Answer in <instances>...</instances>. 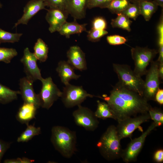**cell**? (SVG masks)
I'll return each instance as SVG.
<instances>
[{"instance_id":"obj_34","label":"cell","mask_w":163,"mask_h":163,"mask_svg":"<svg viewBox=\"0 0 163 163\" xmlns=\"http://www.w3.org/2000/svg\"><path fill=\"white\" fill-rule=\"evenodd\" d=\"M113 0H88V8L95 7L107 8L110 2Z\"/></svg>"},{"instance_id":"obj_24","label":"cell","mask_w":163,"mask_h":163,"mask_svg":"<svg viewBox=\"0 0 163 163\" xmlns=\"http://www.w3.org/2000/svg\"><path fill=\"white\" fill-rule=\"evenodd\" d=\"M97 104L96 110L94 113L98 118L106 119L112 118L116 120V118L108 104L106 102L97 101Z\"/></svg>"},{"instance_id":"obj_20","label":"cell","mask_w":163,"mask_h":163,"mask_svg":"<svg viewBox=\"0 0 163 163\" xmlns=\"http://www.w3.org/2000/svg\"><path fill=\"white\" fill-rule=\"evenodd\" d=\"M86 24H79L75 20L73 22H66L62 25L59 31L61 35L66 38H69L71 35L74 34H79L86 31Z\"/></svg>"},{"instance_id":"obj_7","label":"cell","mask_w":163,"mask_h":163,"mask_svg":"<svg viewBox=\"0 0 163 163\" xmlns=\"http://www.w3.org/2000/svg\"><path fill=\"white\" fill-rule=\"evenodd\" d=\"M157 127L153 122L140 136L132 140L126 148L123 150L121 157L124 162L129 163L136 160L146 137Z\"/></svg>"},{"instance_id":"obj_28","label":"cell","mask_w":163,"mask_h":163,"mask_svg":"<svg viewBox=\"0 0 163 163\" xmlns=\"http://www.w3.org/2000/svg\"><path fill=\"white\" fill-rule=\"evenodd\" d=\"M22 35V33H11L0 28V45L2 43L18 42Z\"/></svg>"},{"instance_id":"obj_12","label":"cell","mask_w":163,"mask_h":163,"mask_svg":"<svg viewBox=\"0 0 163 163\" xmlns=\"http://www.w3.org/2000/svg\"><path fill=\"white\" fill-rule=\"evenodd\" d=\"M37 60L34 53L30 52L28 48L24 49L20 61L23 64L26 77L34 82L37 80L41 81L43 78L37 64Z\"/></svg>"},{"instance_id":"obj_10","label":"cell","mask_w":163,"mask_h":163,"mask_svg":"<svg viewBox=\"0 0 163 163\" xmlns=\"http://www.w3.org/2000/svg\"><path fill=\"white\" fill-rule=\"evenodd\" d=\"M150 119L148 112L130 117L119 121L116 127L120 139L130 137L133 132L142 123Z\"/></svg>"},{"instance_id":"obj_8","label":"cell","mask_w":163,"mask_h":163,"mask_svg":"<svg viewBox=\"0 0 163 163\" xmlns=\"http://www.w3.org/2000/svg\"><path fill=\"white\" fill-rule=\"evenodd\" d=\"M159 62L153 60L147 70L144 83L143 97L147 101H155L156 93L159 88L160 81L158 72Z\"/></svg>"},{"instance_id":"obj_40","label":"cell","mask_w":163,"mask_h":163,"mask_svg":"<svg viewBox=\"0 0 163 163\" xmlns=\"http://www.w3.org/2000/svg\"><path fill=\"white\" fill-rule=\"evenodd\" d=\"M153 160L155 162L157 163H161L163 161V150L160 149L157 150L154 153Z\"/></svg>"},{"instance_id":"obj_19","label":"cell","mask_w":163,"mask_h":163,"mask_svg":"<svg viewBox=\"0 0 163 163\" xmlns=\"http://www.w3.org/2000/svg\"><path fill=\"white\" fill-rule=\"evenodd\" d=\"M38 108L34 104L24 103L20 107L17 114L16 118L18 121L27 125L29 122L35 118Z\"/></svg>"},{"instance_id":"obj_25","label":"cell","mask_w":163,"mask_h":163,"mask_svg":"<svg viewBox=\"0 0 163 163\" xmlns=\"http://www.w3.org/2000/svg\"><path fill=\"white\" fill-rule=\"evenodd\" d=\"M117 17L112 19L111 24L113 28H118L126 30H131L130 25L132 21L129 18L122 13L117 14Z\"/></svg>"},{"instance_id":"obj_36","label":"cell","mask_w":163,"mask_h":163,"mask_svg":"<svg viewBox=\"0 0 163 163\" xmlns=\"http://www.w3.org/2000/svg\"><path fill=\"white\" fill-rule=\"evenodd\" d=\"M91 28L98 30H105L107 23L104 18L101 17L95 18L92 21Z\"/></svg>"},{"instance_id":"obj_2","label":"cell","mask_w":163,"mask_h":163,"mask_svg":"<svg viewBox=\"0 0 163 163\" xmlns=\"http://www.w3.org/2000/svg\"><path fill=\"white\" fill-rule=\"evenodd\" d=\"M51 141L55 149L65 158H71L76 151V133L67 127H53Z\"/></svg>"},{"instance_id":"obj_35","label":"cell","mask_w":163,"mask_h":163,"mask_svg":"<svg viewBox=\"0 0 163 163\" xmlns=\"http://www.w3.org/2000/svg\"><path fill=\"white\" fill-rule=\"evenodd\" d=\"M107 40L109 44L112 45L123 44L127 41V40L125 37L117 35L107 36Z\"/></svg>"},{"instance_id":"obj_31","label":"cell","mask_w":163,"mask_h":163,"mask_svg":"<svg viewBox=\"0 0 163 163\" xmlns=\"http://www.w3.org/2000/svg\"><path fill=\"white\" fill-rule=\"evenodd\" d=\"M148 113L150 119L153 121L157 127L163 125V112L161 109L157 107H151L149 109Z\"/></svg>"},{"instance_id":"obj_38","label":"cell","mask_w":163,"mask_h":163,"mask_svg":"<svg viewBox=\"0 0 163 163\" xmlns=\"http://www.w3.org/2000/svg\"><path fill=\"white\" fill-rule=\"evenodd\" d=\"M11 143L0 139V163L5 152L10 148Z\"/></svg>"},{"instance_id":"obj_23","label":"cell","mask_w":163,"mask_h":163,"mask_svg":"<svg viewBox=\"0 0 163 163\" xmlns=\"http://www.w3.org/2000/svg\"><path fill=\"white\" fill-rule=\"evenodd\" d=\"M34 53L37 60L45 62L48 58L49 48L47 45L41 38H38L34 47Z\"/></svg>"},{"instance_id":"obj_39","label":"cell","mask_w":163,"mask_h":163,"mask_svg":"<svg viewBox=\"0 0 163 163\" xmlns=\"http://www.w3.org/2000/svg\"><path fill=\"white\" fill-rule=\"evenodd\" d=\"M34 160L25 157L18 158L16 159H6L4 161V163H31Z\"/></svg>"},{"instance_id":"obj_44","label":"cell","mask_w":163,"mask_h":163,"mask_svg":"<svg viewBox=\"0 0 163 163\" xmlns=\"http://www.w3.org/2000/svg\"><path fill=\"white\" fill-rule=\"evenodd\" d=\"M147 0H132V1L133 2H139L142 1Z\"/></svg>"},{"instance_id":"obj_43","label":"cell","mask_w":163,"mask_h":163,"mask_svg":"<svg viewBox=\"0 0 163 163\" xmlns=\"http://www.w3.org/2000/svg\"><path fill=\"white\" fill-rule=\"evenodd\" d=\"M158 5L161 7H163V0H154L153 1Z\"/></svg>"},{"instance_id":"obj_15","label":"cell","mask_w":163,"mask_h":163,"mask_svg":"<svg viewBox=\"0 0 163 163\" xmlns=\"http://www.w3.org/2000/svg\"><path fill=\"white\" fill-rule=\"evenodd\" d=\"M46 5L43 0H31L24 7L23 14L15 23L14 27L20 24L27 25L29 20L39 11L45 9Z\"/></svg>"},{"instance_id":"obj_17","label":"cell","mask_w":163,"mask_h":163,"mask_svg":"<svg viewBox=\"0 0 163 163\" xmlns=\"http://www.w3.org/2000/svg\"><path fill=\"white\" fill-rule=\"evenodd\" d=\"M88 0H68L67 11L75 20L85 18Z\"/></svg>"},{"instance_id":"obj_9","label":"cell","mask_w":163,"mask_h":163,"mask_svg":"<svg viewBox=\"0 0 163 163\" xmlns=\"http://www.w3.org/2000/svg\"><path fill=\"white\" fill-rule=\"evenodd\" d=\"M42 87L38 94L42 107L49 109L54 102L61 97L62 92L53 82L50 77L41 80Z\"/></svg>"},{"instance_id":"obj_27","label":"cell","mask_w":163,"mask_h":163,"mask_svg":"<svg viewBox=\"0 0 163 163\" xmlns=\"http://www.w3.org/2000/svg\"><path fill=\"white\" fill-rule=\"evenodd\" d=\"M130 3L128 0H113L107 8L112 13L117 14L122 13Z\"/></svg>"},{"instance_id":"obj_13","label":"cell","mask_w":163,"mask_h":163,"mask_svg":"<svg viewBox=\"0 0 163 163\" xmlns=\"http://www.w3.org/2000/svg\"><path fill=\"white\" fill-rule=\"evenodd\" d=\"M34 82L26 76L21 78L19 84L20 94L24 103L33 104L39 108L41 107L40 100L38 94L34 92Z\"/></svg>"},{"instance_id":"obj_16","label":"cell","mask_w":163,"mask_h":163,"mask_svg":"<svg viewBox=\"0 0 163 163\" xmlns=\"http://www.w3.org/2000/svg\"><path fill=\"white\" fill-rule=\"evenodd\" d=\"M67 56L68 62L74 69L81 71L87 69L85 54L79 46L70 47L67 52Z\"/></svg>"},{"instance_id":"obj_4","label":"cell","mask_w":163,"mask_h":163,"mask_svg":"<svg viewBox=\"0 0 163 163\" xmlns=\"http://www.w3.org/2000/svg\"><path fill=\"white\" fill-rule=\"evenodd\" d=\"M113 67L119 78L118 83L143 97L144 81L141 77L136 74L127 65L114 63Z\"/></svg>"},{"instance_id":"obj_14","label":"cell","mask_w":163,"mask_h":163,"mask_svg":"<svg viewBox=\"0 0 163 163\" xmlns=\"http://www.w3.org/2000/svg\"><path fill=\"white\" fill-rule=\"evenodd\" d=\"M66 11L56 8L47 10L45 19L49 24V30L51 33L59 32L66 22L69 14Z\"/></svg>"},{"instance_id":"obj_26","label":"cell","mask_w":163,"mask_h":163,"mask_svg":"<svg viewBox=\"0 0 163 163\" xmlns=\"http://www.w3.org/2000/svg\"><path fill=\"white\" fill-rule=\"evenodd\" d=\"M40 133L41 128L40 127H37L33 125L28 124L26 129L18 137L17 141L18 142H27Z\"/></svg>"},{"instance_id":"obj_22","label":"cell","mask_w":163,"mask_h":163,"mask_svg":"<svg viewBox=\"0 0 163 163\" xmlns=\"http://www.w3.org/2000/svg\"><path fill=\"white\" fill-rule=\"evenodd\" d=\"M19 91H14L0 83V104H5L17 99Z\"/></svg>"},{"instance_id":"obj_29","label":"cell","mask_w":163,"mask_h":163,"mask_svg":"<svg viewBox=\"0 0 163 163\" xmlns=\"http://www.w3.org/2000/svg\"><path fill=\"white\" fill-rule=\"evenodd\" d=\"M17 55L18 52L14 49L0 47V61L9 63Z\"/></svg>"},{"instance_id":"obj_33","label":"cell","mask_w":163,"mask_h":163,"mask_svg":"<svg viewBox=\"0 0 163 163\" xmlns=\"http://www.w3.org/2000/svg\"><path fill=\"white\" fill-rule=\"evenodd\" d=\"M108 33L106 30H98L91 28L88 31L87 37L89 40L95 42L98 41Z\"/></svg>"},{"instance_id":"obj_18","label":"cell","mask_w":163,"mask_h":163,"mask_svg":"<svg viewBox=\"0 0 163 163\" xmlns=\"http://www.w3.org/2000/svg\"><path fill=\"white\" fill-rule=\"evenodd\" d=\"M74 69L68 61H61L58 63L56 71L62 82L65 85L69 83L70 80L77 79L80 76L75 73Z\"/></svg>"},{"instance_id":"obj_41","label":"cell","mask_w":163,"mask_h":163,"mask_svg":"<svg viewBox=\"0 0 163 163\" xmlns=\"http://www.w3.org/2000/svg\"><path fill=\"white\" fill-rule=\"evenodd\" d=\"M155 101L160 105L163 104V90L159 88L156 92L155 97Z\"/></svg>"},{"instance_id":"obj_42","label":"cell","mask_w":163,"mask_h":163,"mask_svg":"<svg viewBox=\"0 0 163 163\" xmlns=\"http://www.w3.org/2000/svg\"><path fill=\"white\" fill-rule=\"evenodd\" d=\"M158 72L160 79L163 78V62L159 63Z\"/></svg>"},{"instance_id":"obj_21","label":"cell","mask_w":163,"mask_h":163,"mask_svg":"<svg viewBox=\"0 0 163 163\" xmlns=\"http://www.w3.org/2000/svg\"><path fill=\"white\" fill-rule=\"evenodd\" d=\"M139 3L140 14L146 21H149L156 11L158 5L153 1H145Z\"/></svg>"},{"instance_id":"obj_45","label":"cell","mask_w":163,"mask_h":163,"mask_svg":"<svg viewBox=\"0 0 163 163\" xmlns=\"http://www.w3.org/2000/svg\"><path fill=\"white\" fill-rule=\"evenodd\" d=\"M2 5L0 2V8H1L2 7Z\"/></svg>"},{"instance_id":"obj_1","label":"cell","mask_w":163,"mask_h":163,"mask_svg":"<svg viewBox=\"0 0 163 163\" xmlns=\"http://www.w3.org/2000/svg\"><path fill=\"white\" fill-rule=\"evenodd\" d=\"M108 104L118 122L148 112L152 107L143 97L129 90L118 82L109 96H96Z\"/></svg>"},{"instance_id":"obj_3","label":"cell","mask_w":163,"mask_h":163,"mask_svg":"<svg viewBox=\"0 0 163 163\" xmlns=\"http://www.w3.org/2000/svg\"><path fill=\"white\" fill-rule=\"evenodd\" d=\"M114 125L110 126L97 144L101 155L106 160L112 161L121 157L123 150Z\"/></svg>"},{"instance_id":"obj_30","label":"cell","mask_w":163,"mask_h":163,"mask_svg":"<svg viewBox=\"0 0 163 163\" xmlns=\"http://www.w3.org/2000/svg\"><path fill=\"white\" fill-rule=\"evenodd\" d=\"M122 13L129 18H130L136 20L140 14L139 3H130Z\"/></svg>"},{"instance_id":"obj_11","label":"cell","mask_w":163,"mask_h":163,"mask_svg":"<svg viewBox=\"0 0 163 163\" xmlns=\"http://www.w3.org/2000/svg\"><path fill=\"white\" fill-rule=\"evenodd\" d=\"M73 113L76 124L89 131L94 130L98 127L99 122L94 113L90 109L81 105Z\"/></svg>"},{"instance_id":"obj_6","label":"cell","mask_w":163,"mask_h":163,"mask_svg":"<svg viewBox=\"0 0 163 163\" xmlns=\"http://www.w3.org/2000/svg\"><path fill=\"white\" fill-rule=\"evenodd\" d=\"M94 96L88 93L82 86L69 83L63 88L60 97L65 106L69 108L80 105L87 97Z\"/></svg>"},{"instance_id":"obj_5","label":"cell","mask_w":163,"mask_h":163,"mask_svg":"<svg viewBox=\"0 0 163 163\" xmlns=\"http://www.w3.org/2000/svg\"><path fill=\"white\" fill-rule=\"evenodd\" d=\"M131 56L134 62V72L141 77L146 75V68L149 63L153 60L158 51L147 47L136 46L131 50Z\"/></svg>"},{"instance_id":"obj_37","label":"cell","mask_w":163,"mask_h":163,"mask_svg":"<svg viewBox=\"0 0 163 163\" xmlns=\"http://www.w3.org/2000/svg\"><path fill=\"white\" fill-rule=\"evenodd\" d=\"M161 14L157 28L158 34V45L159 48L163 47V17L162 13Z\"/></svg>"},{"instance_id":"obj_32","label":"cell","mask_w":163,"mask_h":163,"mask_svg":"<svg viewBox=\"0 0 163 163\" xmlns=\"http://www.w3.org/2000/svg\"><path fill=\"white\" fill-rule=\"evenodd\" d=\"M46 6L67 11L68 0H43Z\"/></svg>"}]
</instances>
